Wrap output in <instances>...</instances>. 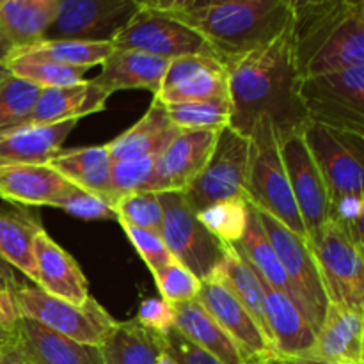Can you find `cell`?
Segmentation results:
<instances>
[{
	"instance_id": "15",
	"label": "cell",
	"mask_w": 364,
	"mask_h": 364,
	"mask_svg": "<svg viewBox=\"0 0 364 364\" xmlns=\"http://www.w3.org/2000/svg\"><path fill=\"white\" fill-rule=\"evenodd\" d=\"M156 100L167 103H230V75L215 55H185L171 60Z\"/></svg>"
},
{
	"instance_id": "23",
	"label": "cell",
	"mask_w": 364,
	"mask_h": 364,
	"mask_svg": "<svg viewBox=\"0 0 364 364\" xmlns=\"http://www.w3.org/2000/svg\"><path fill=\"white\" fill-rule=\"evenodd\" d=\"M169 64V59L141 50L114 48L102 64V71L91 82L109 95L123 89H144L156 95Z\"/></svg>"
},
{
	"instance_id": "49",
	"label": "cell",
	"mask_w": 364,
	"mask_h": 364,
	"mask_svg": "<svg viewBox=\"0 0 364 364\" xmlns=\"http://www.w3.org/2000/svg\"><path fill=\"white\" fill-rule=\"evenodd\" d=\"M327 2V0H287V6L288 9L291 11V16L297 13H301V11L304 9H309V7H315V6H320V4Z\"/></svg>"
},
{
	"instance_id": "26",
	"label": "cell",
	"mask_w": 364,
	"mask_h": 364,
	"mask_svg": "<svg viewBox=\"0 0 364 364\" xmlns=\"http://www.w3.org/2000/svg\"><path fill=\"white\" fill-rule=\"evenodd\" d=\"M71 181L46 166H0V198L27 206H53Z\"/></svg>"
},
{
	"instance_id": "30",
	"label": "cell",
	"mask_w": 364,
	"mask_h": 364,
	"mask_svg": "<svg viewBox=\"0 0 364 364\" xmlns=\"http://www.w3.org/2000/svg\"><path fill=\"white\" fill-rule=\"evenodd\" d=\"M60 0H6L0 6V36L11 48L45 39Z\"/></svg>"
},
{
	"instance_id": "42",
	"label": "cell",
	"mask_w": 364,
	"mask_h": 364,
	"mask_svg": "<svg viewBox=\"0 0 364 364\" xmlns=\"http://www.w3.org/2000/svg\"><path fill=\"white\" fill-rule=\"evenodd\" d=\"M53 208H60L70 215L84 220L117 219L112 206L107 205L100 196L91 194V192L84 191L73 183L68 185L66 191L53 203Z\"/></svg>"
},
{
	"instance_id": "53",
	"label": "cell",
	"mask_w": 364,
	"mask_h": 364,
	"mask_svg": "<svg viewBox=\"0 0 364 364\" xmlns=\"http://www.w3.org/2000/svg\"><path fill=\"white\" fill-rule=\"evenodd\" d=\"M0 364H23V361H21L20 355H18L16 348H13L9 354H6L0 358Z\"/></svg>"
},
{
	"instance_id": "56",
	"label": "cell",
	"mask_w": 364,
	"mask_h": 364,
	"mask_svg": "<svg viewBox=\"0 0 364 364\" xmlns=\"http://www.w3.org/2000/svg\"><path fill=\"white\" fill-rule=\"evenodd\" d=\"M355 4H358L359 11H361V14H363V18H364V0H355Z\"/></svg>"
},
{
	"instance_id": "29",
	"label": "cell",
	"mask_w": 364,
	"mask_h": 364,
	"mask_svg": "<svg viewBox=\"0 0 364 364\" xmlns=\"http://www.w3.org/2000/svg\"><path fill=\"white\" fill-rule=\"evenodd\" d=\"M174 327L223 364H244L237 345L198 299L174 304Z\"/></svg>"
},
{
	"instance_id": "11",
	"label": "cell",
	"mask_w": 364,
	"mask_h": 364,
	"mask_svg": "<svg viewBox=\"0 0 364 364\" xmlns=\"http://www.w3.org/2000/svg\"><path fill=\"white\" fill-rule=\"evenodd\" d=\"M309 245L329 304L364 313V259L345 230L329 223L318 240Z\"/></svg>"
},
{
	"instance_id": "58",
	"label": "cell",
	"mask_w": 364,
	"mask_h": 364,
	"mask_svg": "<svg viewBox=\"0 0 364 364\" xmlns=\"http://www.w3.org/2000/svg\"><path fill=\"white\" fill-rule=\"evenodd\" d=\"M361 364H364V358H363V363Z\"/></svg>"
},
{
	"instance_id": "9",
	"label": "cell",
	"mask_w": 364,
	"mask_h": 364,
	"mask_svg": "<svg viewBox=\"0 0 364 364\" xmlns=\"http://www.w3.org/2000/svg\"><path fill=\"white\" fill-rule=\"evenodd\" d=\"M164 220L160 237L176 262L187 267L199 281L215 272L226 255V245L213 237L192 212L181 192H156Z\"/></svg>"
},
{
	"instance_id": "12",
	"label": "cell",
	"mask_w": 364,
	"mask_h": 364,
	"mask_svg": "<svg viewBox=\"0 0 364 364\" xmlns=\"http://www.w3.org/2000/svg\"><path fill=\"white\" fill-rule=\"evenodd\" d=\"M112 45L114 48L141 50L169 60L185 55H215L198 31L169 14L149 11H139L112 39Z\"/></svg>"
},
{
	"instance_id": "16",
	"label": "cell",
	"mask_w": 364,
	"mask_h": 364,
	"mask_svg": "<svg viewBox=\"0 0 364 364\" xmlns=\"http://www.w3.org/2000/svg\"><path fill=\"white\" fill-rule=\"evenodd\" d=\"M219 132L181 130L159 155L151 192H183L212 156Z\"/></svg>"
},
{
	"instance_id": "39",
	"label": "cell",
	"mask_w": 364,
	"mask_h": 364,
	"mask_svg": "<svg viewBox=\"0 0 364 364\" xmlns=\"http://www.w3.org/2000/svg\"><path fill=\"white\" fill-rule=\"evenodd\" d=\"M114 212L121 226L127 224L156 235L162 231L164 212L156 192L144 191L123 196L114 206Z\"/></svg>"
},
{
	"instance_id": "19",
	"label": "cell",
	"mask_w": 364,
	"mask_h": 364,
	"mask_svg": "<svg viewBox=\"0 0 364 364\" xmlns=\"http://www.w3.org/2000/svg\"><path fill=\"white\" fill-rule=\"evenodd\" d=\"M306 358L333 364H361L364 358V313L329 304L316 340Z\"/></svg>"
},
{
	"instance_id": "3",
	"label": "cell",
	"mask_w": 364,
	"mask_h": 364,
	"mask_svg": "<svg viewBox=\"0 0 364 364\" xmlns=\"http://www.w3.org/2000/svg\"><path fill=\"white\" fill-rule=\"evenodd\" d=\"M169 16L198 31L224 64L267 45L291 23L287 0H230Z\"/></svg>"
},
{
	"instance_id": "28",
	"label": "cell",
	"mask_w": 364,
	"mask_h": 364,
	"mask_svg": "<svg viewBox=\"0 0 364 364\" xmlns=\"http://www.w3.org/2000/svg\"><path fill=\"white\" fill-rule=\"evenodd\" d=\"M48 166L68 181L91 194L100 196L107 205L112 206V199H110L112 159H110L107 144L59 151L50 160Z\"/></svg>"
},
{
	"instance_id": "10",
	"label": "cell",
	"mask_w": 364,
	"mask_h": 364,
	"mask_svg": "<svg viewBox=\"0 0 364 364\" xmlns=\"http://www.w3.org/2000/svg\"><path fill=\"white\" fill-rule=\"evenodd\" d=\"M249 148L251 141L235 132L230 124L219 132L210 160L181 192L192 212L199 213L210 205L226 199H245Z\"/></svg>"
},
{
	"instance_id": "22",
	"label": "cell",
	"mask_w": 364,
	"mask_h": 364,
	"mask_svg": "<svg viewBox=\"0 0 364 364\" xmlns=\"http://www.w3.org/2000/svg\"><path fill=\"white\" fill-rule=\"evenodd\" d=\"M77 121L25 124L0 134V166H46L63 148Z\"/></svg>"
},
{
	"instance_id": "18",
	"label": "cell",
	"mask_w": 364,
	"mask_h": 364,
	"mask_svg": "<svg viewBox=\"0 0 364 364\" xmlns=\"http://www.w3.org/2000/svg\"><path fill=\"white\" fill-rule=\"evenodd\" d=\"M14 348L23 364H103L100 347L78 343L27 316L14 322Z\"/></svg>"
},
{
	"instance_id": "2",
	"label": "cell",
	"mask_w": 364,
	"mask_h": 364,
	"mask_svg": "<svg viewBox=\"0 0 364 364\" xmlns=\"http://www.w3.org/2000/svg\"><path fill=\"white\" fill-rule=\"evenodd\" d=\"M290 36L302 80L364 64V18L355 0H327L294 14Z\"/></svg>"
},
{
	"instance_id": "13",
	"label": "cell",
	"mask_w": 364,
	"mask_h": 364,
	"mask_svg": "<svg viewBox=\"0 0 364 364\" xmlns=\"http://www.w3.org/2000/svg\"><path fill=\"white\" fill-rule=\"evenodd\" d=\"M139 11L135 0H60L45 39L112 43Z\"/></svg>"
},
{
	"instance_id": "47",
	"label": "cell",
	"mask_w": 364,
	"mask_h": 364,
	"mask_svg": "<svg viewBox=\"0 0 364 364\" xmlns=\"http://www.w3.org/2000/svg\"><path fill=\"white\" fill-rule=\"evenodd\" d=\"M345 233L350 237V240L354 242V245L358 247L359 255H361L364 259V205L361 206V210H359L358 215H355V219L350 223V226L345 230Z\"/></svg>"
},
{
	"instance_id": "37",
	"label": "cell",
	"mask_w": 364,
	"mask_h": 364,
	"mask_svg": "<svg viewBox=\"0 0 364 364\" xmlns=\"http://www.w3.org/2000/svg\"><path fill=\"white\" fill-rule=\"evenodd\" d=\"M199 223L224 244H237L247 228L249 205L245 199L235 198L210 205L196 213Z\"/></svg>"
},
{
	"instance_id": "31",
	"label": "cell",
	"mask_w": 364,
	"mask_h": 364,
	"mask_svg": "<svg viewBox=\"0 0 364 364\" xmlns=\"http://www.w3.org/2000/svg\"><path fill=\"white\" fill-rule=\"evenodd\" d=\"M212 276L219 279L242 302V306L247 309L252 320L258 323V327L269 340L270 347H272L269 326H267L265 308H263L262 281L256 276L255 270L251 269V265L245 262L244 256L235 249L233 244L226 245V255H224L223 262H220V265L217 267Z\"/></svg>"
},
{
	"instance_id": "44",
	"label": "cell",
	"mask_w": 364,
	"mask_h": 364,
	"mask_svg": "<svg viewBox=\"0 0 364 364\" xmlns=\"http://www.w3.org/2000/svg\"><path fill=\"white\" fill-rule=\"evenodd\" d=\"M167 352L176 359L178 364H223L219 359L210 355L198 345L192 343L188 338H185L176 327L166 334Z\"/></svg>"
},
{
	"instance_id": "43",
	"label": "cell",
	"mask_w": 364,
	"mask_h": 364,
	"mask_svg": "<svg viewBox=\"0 0 364 364\" xmlns=\"http://www.w3.org/2000/svg\"><path fill=\"white\" fill-rule=\"evenodd\" d=\"M123 230L127 237L130 238L132 244H134V247L137 249L141 258L146 262L148 269L151 270L153 276H156L164 267L169 265L174 259L160 235L146 230H139V228L134 226H127V224H123Z\"/></svg>"
},
{
	"instance_id": "20",
	"label": "cell",
	"mask_w": 364,
	"mask_h": 364,
	"mask_svg": "<svg viewBox=\"0 0 364 364\" xmlns=\"http://www.w3.org/2000/svg\"><path fill=\"white\" fill-rule=\"evenodd\" d=\"M259 281L274 354L281 358H306L315 345V329L283 291L272 288L262 277Z\"/></svg>"
},
{
	"instance_id": "1",
	"label": "cell",
	"mask_w": 364,
	"mask_h": 364,
	"mask_svg": "<svg viewBox=\"0 0 364 364\" xmlns=\"http://www.w3.org/2000/svg\"><path fill=\"white\" fill-rule=\"evenodd\" d=\"M291 25V23H290ZM230 75V127L251 137L259 124H270L279 142L302 134L311 119L301 96L291 52L290 27L267 45L226 64Z\"/></svg>"
},
{
	"instance_id": "40",
	"label": "cell",
	"mask_w": 364,
	"mask_h": 364,
	"mask_svg": "<svg viewBox=\"0 0 364 364\" xmlns=\"http://www.w3.org/2000/svg\"><path fill=\"white\" fill-rule=\"evenodd\" d=\"M156 160H159V155L112 162V171H110V199H112V206H116V203L123 196L144 191L151 192Z\"/></svg>"
},
{
	"instance_id": "6",
	"label": "cell",
	"mask_w": 364,
	"mask_h": 364,
	"mask_svg": "<svg viewBox=\"0 0 364 364\" xmlns=\"http://www.w3.org/2000/svg\"><path fill=\"white\" fill-rule=\"evenodd\" d=\"M301 96L313 123L364 139V64L304 78Z\"/></svg>"
},
{
	"instance_id": "25",
	"label": "cell",
	"mask_w": 364,
	"mask_h": 364,
	"mask_svg": "<svg viewBox=\"0 0 364 364\" xmlns=\"http://www.w3.org/2000/svg\"><path fill=\"white\" fill-rule=\"evenodd\" d=\"M180 132V128L171 121L166 105L160 100L153 98L148 112L124 134L109 142L107 148L112 162L146 159L160 155Z\"/></svg>"
},
{
	"instance_id": "36",
	"label": "cell",
	"mask_w": 364,
	"mask_h": 364,
	"mask_svg": "<svg viewBox=\"0 0 364 364\" xmlns=\"http://www.w3.org/2000/svg\"><path fill=\"white\" fill-rule=\"evenodd\" d=\"M39 95L41 87L11 73L0 80V134L27 121Z\"/></svg>"
},
{
	"instance_id": "46",
	"label": "cell",
	"mask_w": 364,
	"mask_h": 364,
	"mask_svg": "<svg viewBox=\"0 0 364 364\" xmlns=\"http://www.w3.org/2000/svg\"><path fill=\"white\" fill-rule=\"evenodd\" d=\"M141 11L162 14H176L191 11L196 0H135Z\"/></svg>"
},
{
	"instance_id": "33",
	"label": "cell",
	"mask_w": 364,
	"mask_h": 364,
	"mask_svg": "<svg viewBox=\"0 0 364 364\" xmlns=\"http://www.w3.org/2000/svg\"><path fill=\"white\" fill-rule=\"evenodd\" d=\"M43 230L36 220L14 213H0V259L38 283L34 237Z\"/></svg>"
},
{
	"instance_id": "8",
	"label": "cell",
	"mask_w": 364,
	"mask_h": 364,
	"mask_svg": "<svg viewBox=\"0 0 364 364\" xmlns=\"http://www.w3.org/2000/svg\"><path fill=\"white\" fill-rule=\"evenodd\" d=\"M255 210L294 288L295 306L316 333L329 308V299H327L311 245L306 238L299 237L290 228L274 219L270 213L258 208Z\"/></svg>"
},
{
	"instance_id": "41",
	"label": "cell",
	"mask_w": 364,
	"mask_h": 364,
	"mask_svg": "<svg viewBox=\"0 0 364 364\" xmlns=\"http://www.w3.org/2000/svg\"><path fill=\"white\" fill-rule=\"evenodd\" d=\"M155 277L162 299L169 304H181L198 297L201 281L180 262L173 259L169 265L164 267Z\"/></svg>"
},
{
	"instance_id": "32",
	"label": "cell",
	"mask_w": 364,
	"mask_h": 364,
	"mask_svg": "<svg viewBox=\"0 0 364 364\" xmlns=\"http://www.w3.org/2000/svg\"><path fill=\"white\" fill-rule=\"evenodd\" d=\"M233 245L262 279H265L276 290L283 291L295 304L294 288H291L290 281H288V276L284 272V267L281 263L279 256L274 251L269 237L263 231L262 223L258 219V213H256L252 205H249V219L247 228L244 231V237Z\"/></svg>"
},
{
	"instance_id": "24",
	"label": "cell",
	"mask_w": 364,
	"mask_h": 364,
	"mask_svg": "<svg viewBox=\"0 0 364 364\" xmlns=\"http://www.w3.org/2000/svg\"><path fill=\"white\" fill-rule=\"evenodd\" d=\"M109 96V92L92 84L91 80L63 85V87L41 89V95H39L31 116L21 127L25 124H53L70 119L78 121L89 114L102 112Z\"/></svg>"
},
{
	"instance_id": "50",
	"label": "cell",
	"mask_w": 364,
	"mask_h": 364,
	"mask_svg": "<svg viewBox=\"0 0 364 364\" xmlns=\"http://www.w3.org/2000/svg\"><path fill=\"white\" fill-rule=\"evenodd\" d=\"M244 364H290V363H287L283 358L274 354V352H269V354H262V355H256V358L247 359V361H244Z\"/></svg>"
},
{
	"instance_id": "17",
	"label": "cell",
	"mask_w": 364,
	"mask_h": 364,
	"mask_svg": "<svg viewBox=\"0 0 364 364\" xmlns=\"http://www.w3.org/2000/svg\"><path fill=\"white\" fill-rule=\"evenodd\" d=\"M196 299L215 318V322L226 331L228 336L237 345L244 361L256 358V355L274 352L269 340L262 333L258 323L249 315L247 309L219 279H215L213 276L203 279Z\"/></svg>"
},
{
	"instance_id": "57",
	"label": "cell",
	"mask_w": 364,
	"mask_h": 364,
	"mask_svg": "<svg viewBox=\"0 0 364 364\" xmlns=\"http://www.w3.org/2000/svg\"><path fill=\"white\" fill-rule=\"evenodd\" d=\"M4 2H6V0H0V6H2V4H4Z\"/></svg>"
},
{
	"instance_id": "34",
	"label": "cell",
	"mask_w": 364,
	"mask_h": 364,
	"mask_svg": "<svg viewBox=\"0 0 364 364\" xmlns=\"http://www.w3.org/2000/svg\"><path fill=\"white\" fill-rule=\"evenodd\" d=\"M6 68L11 75L41 89L63 87V85H73L84 82L85 68H73L57 64L53 60L45 59L38 53L27 48H11L6 59Z\"/></svg>"
},
{
	"instance_id": "52",
	"label": "cell",
	"mask_w": 364,
	"mask_h": 364,
	"mask_svg": "<svg viewBox=\"0 0 364 364\" xmlns=\"http://www.w3.org/2000/svg\"><path fill=\"white\" fill-rule=\"evenodd\" d=\"M283 359L290 364H333V363L318 361V359H311V358H283Z\"/></svg>"
},
{
	"instance_id": "4",
	"label": "cell",
	"mask_w": 364,
	"mask_h": 364,
	"mask_svg": "<svg viewBox=\"0 0 364 364\" xmlns=\"http://www.w3.org/2000/svg\"><path fill=\"white\" fill-rule=\"evenodd\" d=\"M304 141L329 194V223L347 230L364 205V139L311 121Z\"/></svg>"
},
{
	"instance_id": "5",
	"label": "cell",
	"mask_w": 364,
	"mask_h": 364,
	"mask_svg": "<svg viewBox=\"0 0 364 364\" xmlns=\"http://www.w3.org/2000/svg\"><path fill=\"white\" fill-rule=\"evenodd\" d=\"M249 141L251 148H249L245 201L255 208L270 213L274 219L308 240V233L284 169L276 132L270 124H259L252 132Z\"/></svg>"
},
{
	"instance_id": "7",
	"label": "cell",
	"mask_w": 364,
	"mask_h": 364,
	"mask_svg": "<svg viewBox=\"0 0 364 364\" xmlns=\"http://www.w3.org/2000/svg\"><path fill=\"white\" fill-rule=\"evenodd\" d=\"M14 302L20 316L36 320L78 343L95 347L105 341L117 323L105 308L91 297L84 304H71L46 294L39 287H18L14 290Z\"/></svg>"
},
{
	"instance_id": "14",
	"label": "cell",
	"mask_w": 364,
	"mask_h": 364,
	"mask_svg": "<svg viewBox=\"0 0 364 364\" xmlns=\"http://www.w3.org/2000/svg\"><path fill=\"white\" fill-rule=\"evenodd\" d=\"M279 149L299 213L308 233V242L313 244L318 240L331 220L329 194L322 173L306 144L304 132L283 139Z\"/></svg>"
},
{
	"instance_id": "51",
	"label": "cell",
	"mask_w": 364,
	"mask_h": 364,
	"mask_svg": "<svg viewBox=\"0 0 364 364\" xmlns=\"http://www.w3.org/2000/svg\"><path fill=\"white\" fill-rule=\"evenodd\" d=\"M9 52H11L9 43H7L6 39L0 36V80H4V78L9 75V71H7V68H6V59H7V55H9Z\"/></svg>"
},
{
	"instance_id": "55",
	"label": "cell",
	"mask_w": 364,
	"mask_h": 364,
	"mask_svg": "<svg viewBox=\"0 0 364 364\" xmlns=\"http://www.w3.org/2000/svg\"><path fill=\"white\" fill-rule=\"evenodd\" d=\"M156 364H178V361L169 354V352H164V354L160 355L159 361H156Z\"/></svg>"
},
{
	"instance_id": "54",
	"label": "cell",
	"mask_w": 364,
	"mask_h": 364,
	"mask_svg": "<svg viewBox=\"0 0 364 364\" xmlns=\"http://www.w3.org/2000/svg\"><path fill=\"white\" fill-rule=\"evenodd\" d=\"M223 2H230V0H196L192 9H198V7H206V6H215V4H223Z\"/></svg>"
},
{
	"instance_id": "35",
	"label": "cell",
	"mask_w": 364,
	"mask_h": 364,
	"mask_svg": "<svg viewBox=\"0 0 364 364\" xmlns=\"http://www.w3.org/2000/svg\"><path fill=\"white\" fill-rule=\"evenodd\" d=\"M21 48V46H20ZM45 59L73 68L102 66L112 53L110 41H80V39H43L34 45L23 46Z\"/></svg>"
},
{
	"instance_id": "45",
	"label": "cell",
	"mask_w": 364,
	"mask_h": 364,
	"mask_svg": "<svg viewBox=\"0 0 364 364\" xmlns=\"http://www.w3.org/2000/svg\"><path fill=\"white\" fill-rule=\"evenodd\" d=\"M135 318L159 333L167 334L174 327V306L164 299H144Z\"/></svg>"
},
{
	"instance_id": "48",
	"label": "cell",
	"mask_w": 364,
	"mask_h": 364,
	"mask_svg": "<svg viewBox=\"0 0 364 364\" xmlns=\"http://www.w3.org/2000/svg\"><path fill=\"white\" fill-rule=\"evenodd\" d=\"M14 348V327H6L0 323V358L9 354Z\"/></svg>"
},
{
	"instance_id": "27",
	"label": "cell",
	"mask_w": 364,
	"mask_h": 364,
	"mask_svg": "<svg viewBox=\"0 0 364 364\" xmlns=\"http://www.w3.org/2000/svg\"><path fill=\"white\" fill-rule=\"evenodd\" d=\"M100 352L103 364H156L167 352V340L166 334L132 318L114 326Z\"/></svg>"
},
{
	"instance_id": "38",
	"label": "cell",
	"mask_w": 364,
	"mask_h": 364,
	"mask_svg": "<svg viewBox=\"0 0 364 364\" xmlns=\"http://www.w3.org/2000/svg\"><path fill=\"white\" fill-rule=\"evenodd\" d=\"M167 114L180 130H215L230 124V103L185 102L167 103Z\"/></svg>"
},
{
	"instance_id": "21",
	"label": "cell",
	"mask_w": 364,
	"mask_h": 364,
	"mask_svg": "<svg viewBox=\"0 0 364 364\" xmlns=\"http://www.w3.org/2000/svg\"><path fill=\"white\" fill-rule=\"evenodd\" d=\"M34 258L38 267V283L41 290L71 304H84L89 299V287L84 272L45 230L34 237Z\"/></svg>"
}]
</instances>
